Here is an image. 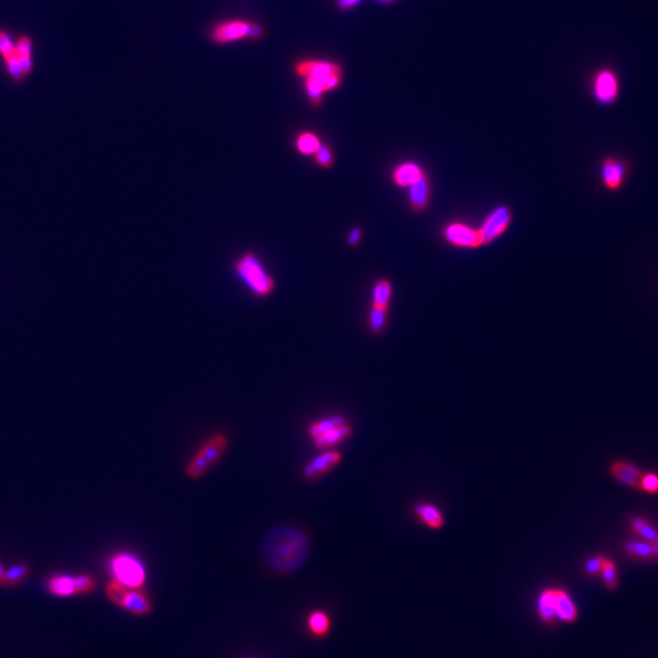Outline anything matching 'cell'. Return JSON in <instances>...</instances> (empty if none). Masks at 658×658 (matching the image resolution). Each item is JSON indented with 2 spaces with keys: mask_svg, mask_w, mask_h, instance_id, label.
Here are the masks:
<instances>
[{
  "mask_svg": "<svg viewBox=\"0 0 658 658\" xmlns=\"http://www.w3.org/2000/svg\"><path fill=\"white\" fill-rule=\"evenodd\" d=\"M310 552L308 535L298 528L278 527L267 534L263 555L267 564L279 573H292L303 567Z\"/></svg>",
  "mask_w": 658,
  "mask_h": 658,
  "instance_id": "1",
  "label": "cell"
},
{
  "mask_svg": "<svg viewBox=\"0 0 658 658\" xmlns=\"http://www.w3.org/2000/svg\"><path fill=\"white\" fill-rule=\"evenodd\" d=\"M294 72L303 81V89L314 106H319L324 95L343 83V68L330 60L301 59L294 65Z\"/></svg>",
  "mask_w": 658,
  "mask_h": 658,
  "instance_id": "2",
  "label": "cell"
},
{
  "mask_svg": "<svg viewBox=\"0 0 658 658\" xmlns=\"http://www.w3.org/2000/svg\"><path fill=\"white\" fill-rule=\"evenodd\" d=\"M228 446L230 438L225 432H216L206 439L186 466L184 473L188 479L198 481L204 477L222 459Z\"/></svg>",
  "mask_w": 658,
  "mask_h": 658,
  "instance_id": "3",
  "label": "cell"
},
{
  "mask_svg": "<svg viewBox=\"0 0 658 658\" xmlns=\"http://www.w3.org/2000/svg\"><path fill=\"white\" fill-rule=\"evenodd\" d=\"M537 611L539 618L546 623L554 621L573 623L578 618V608L572 597L561 589H546L538 597Z\"/></svg>",
  "mask_w": 658,
  "mask_h": 658,
  "instance_id": "4",
  "label": "cell"
},
{
  "mask_svg": "<svg viewBox=\"0 0 658 658\" xmlns=\"http://www.w3.org/2000/svg\"><path fill=\"white\" fill-rule=\"evenodd\" d=\"M235 271L241 281L246 283V287L259 298H266L275 290V279L267 273L265 267L262 266V262L252 252L241 256L235 262Z\"/></svg>",
  "mask_w": 658,
  "mask_h": 658,
  "instance_id": "5",
  "label": "cell"
},
{
  "mask_svg": "<svg viewBox=\"0 0 658 658\" xmlns=\"http://www.w3.org/2000/svg\"><path fill=\"white\" fill-rule=\"evenodd\" d=\"M106 596L114 605L120 607L132 616H148L154 608L148 592L141 589L126 588L115 580H111L105 588Z\"/></svg>",
  "mask_w": 658,
  "mask_h": 658,
  "instance_id": "6",
  "label": "cell"
},
{
  "mask_svg": "<svg viewBox=\"0 0 658 658\" xmlns=\"http://www.w3.org/2000/svg\"><path fill=\"white\" fill-rule=\"evenodd\" d=\"M265 36V28L257 22L246 20H227L217 23L210 32V39L217 46H226L239 41H257Z\"/></svg>",
  "mask_w": 658,
  "mask_h": 658,
  "instance_id": "7",
  "label": "cell"
},
{
  "mask_svg": "<svg viewBox=\"0 0 658 658\" xmlns=\"http://www.w3.org/2000/svg\"><path fill=\"white\" fill-rule=\"evenodd\" d=\"M112 580L130 589H141L146 584V570L141 559L134 555L121 552L110 561Z\"/></svg>",
  "mask_w": 658,
  "mask_h": 658,
  "instance_id": "8",
  "label": "cell"
},
{
  "mask_svg": "<svg viewBox=\"0 0 658 658\" xmlns=\"http://www.w3.org/2000/svg\"><path fill=\"white\" fill-rule=\"evenodd\" d=\"M619 74L612 68H601L594 73L591 81L592 97L601 105H612L621 95Z\"/></svg>",
  "mask_w": 658,
  "mask_h": 658,
  "instance_id": "9",
  "label": "cell"
},
{
  "mask_svg": "<svg viewBox=\"0 0 658 658\" xmlns=\"http://www.w3.org/2000/svg\"><path fill=\"white\" fill-rule=\"evenodd\" d=\"M511 219V211L507 206H499L494 210L478 230L481 244H490L500 237L507 230Z\"/></svg>",
  "mask_w": 658,
  "mask_h": 658,
  "instance_id": "10",
  "label": "cell"
},
{
  "mask_svg": "<svg viewBox=\"0 0 658 658\" xmlns=\"http://www.w3.org/2000/svg\"><path fill=\"white\" fill-rule=\"evenodd\" d=\"M629 165L627 161L617 157H606L601 165L600 176L604 187L607 190L616 192L621 189L627 179Z\"/></svg>",
  "mask_w": 658,
  "mask_h": 658,
  "instance_id": "11",
  "label": "cell"
},
{
  "mask_svg": "<svg viewBox=\"0 0 658 658\" xmlns=\"http://www.w3.org/2000/svg\"><path fill=\"white\" fill-rule=\"evenodd\" d=\"M341 454L337 450H326L303 466V477L306 481H316L339 465Z\"/></svg>",
  "mask_w": 658,
  "mask_h": 658,
  "instance_id": "12",
  "label": "cell"
},
{
  "mask_svg": "<svg viewBox=\"0 0 658 658\" xmlns=\"http://www.w3.org/2000/svg\"><path fill=\"white\" fill-rule=\"evenodd\" d=\"M444 237L450 244L466 249H475L481 246V237L478 230L472 228L463 223H450L444 230Z\"/></svg>",
  "mask_w": 658,
  "mask_h": 658,
  "instance_id": "13",
  "label": "cell"
},
{
  "mask_svg": "<svg viewBox=\"0 0 658 658\" xmlns=\"http://www.w3.org/2000/svg\"><path fill=\"white\" fill-rule=\"evenodd\" d=\"M611 473L616 479L634 489H641L644 475L635 466L617 461L611 466Z\"/></svg>",
  "mask_w": 658,
  "mask_h": 658,
  "instance_id": "14",
  "label": "cell"
},
{
  "mask_svg": "<svg viewBox=\"0 0 658 658\" xmlns=\"http://www.w3.org/2000/svg\"><path fill=\"white\" fill-rule=\"evenodd\" d=\"M408 190V200L410 204L416 211H422L427 208L430 197V186H429L427 176L419 178L418 181L411 184Z\"/></svg>",
  "mask_w": 658,
  "mask_h": 658,
  "instance_id": "15",
  "label": "cell"
},
{
  "mask_svg": "<svg viewBox=\"0 0 658 658\" xmlns=\"http://www.w3.org/2000/svg\"><path fill=\"white\" fill-rule=\"evenodd\" d=\"M351 434H352V428H351L350 424L345 423L337 427V428L329 430L319 438L312 439V441H314L316 448L327 450L339 444L346 439L350 438Z\"/></svg>",
  "mask_w": 658,
  "mask_h": 658,
  "instance_id": "16",
  "label": "cell"
},
{
  "mask_svg": "<svg viewBox=\"0 0 658 658\" xmlns=\"http://www.w3.org/2000/svg\"><path fill=\"white\" fill-rule=\"evenodd\" d=\"M423 176L424 172L422 171V168H419L417 163H413V162H405V163L399 165L392 173L394 181L397 186H401V187H410L411 184L418 181L419 178L423 177Z\"/></svg>",
  "mask_w": 658,
  "mask_h": 658,
  "instance_id": "17",
  "label": "cell"
},
{
  "mask_svg": "<svg viewBox=\"0 0 658 658\" xmlns=\"http://www.w3.org/2000/svg\"><path fill=\"white\" fill-rule=\"evenodd\" d=\"M48 590L52 595L58 596V597L76 596L73 575H54L48 581Z\"/></svg>",
  "mask_w": 658,
  "mask_h": 658,
  "instance_id": "18",
  "label": "cell"
},
{
  "mask_svg": "<svg viewBox=\"0 0 658 658\" xmlns=\"http://www.w3.org/2000/svg\"><path fill=\"white\" fill-rule=\"evenodd\" d=\"M415 512L422 522L433 529H439L444 524V517L437 507L429 504H418L415 506Z\"/></svg>",
  "mask_w": 658,
  "mask_h": 658,
  "instance_id": "19",
  "label": "cell"
},
{
  "mask_svg": "<svg viewBox=\"0 0 658 658\" xmlns=\"http://www.w3.org/2000/svg\"><path fill=\"white\" fill-rule=\"evenodd\" d=\"M626 551L635 559H658V545L650 541H628L626 544Z\"/></svg>",
  "mask_w": 658,
  "mask_h": 658,
  "instance_id": "20",
  "label": "cell"
},
{
  "mask_svg": "<svg viewBox=\"0 0 658 658\" xmlns=\"http://www.w3.org/2000/svg\"><path fill=\"white\" fill-rule=\"evenodd\" d=\"M308 627L310 632L315 637H326L330 629V618L326 612L321 610L311 612L308 617Z\"/></svg>",
  "mask_w": 658,
  "mask_h": 658,
  "instance_id": "21",
  "label": "cell"
},
{
  "mask_svg": "<svg viewBox=\"0 0 658 658\" xmlns=\"http://www.w3.org/2000/svg\"><path fill=\"white\" fill-rule=\"evenodd\" d=\"M348 423L346 419L343 416H333V417L322 418L317 422L311 424L308 429V437L311 439H316L327 433L332 429L339 427L341 424Z\"/></svg>",
  "mask_w": 658,
  "mask_h": 658,
  "instance_id": "22",
  "label": "cell"
},
{
  "mask_svg": "<svg viewBox=\"0 0 658 658\" xmlns=\"http://www.w3.org/2000/svg\"><path fill=\"white\" fill-rule=\"evenodd\" d=\"M321 139L319 136H316L312 132H303L299 134L297 141H295V148L300 154L310 157L314 155L317 152L319 146H321Z\"/></svg>",
  "mask_w": 658,
  "mask_h": 658,
  "instance_id": "23",
  "label": "cell"
},
{
  "mask_svg": "<svg viewBox=\"0 0 658 658\" xmlns=\"http://www.w3.org/2000/svg\"><path fill=\"white\" fill-rule=\"evenodd\" d=\"M31 575V568L28 564H17L11 566L9 570L4 573V583L6 586H17L22 584Z\"/></svg>",
  "mask_w": 658,
  "mask_h": 658,
  "instance_id": "24",
  "label": "cell"
},
{
  "mask_svg": "<svg viewBox=\"0 0 658 658\" xmlns=\"http://www.w3.org/2000/svg\"><path fill=\"white\" fill-rule=\"evenodd\" d=\"M392 299V284L387 279H379L373 287L372 301L375 306L388 308Z\"/></svg>",
  "mask_w": 658,
  "mask_h": 658,
  "instance_id": "25",
  "label": "cell"
},
{
  "mask_svg": "<svg viewBox=\"0 0 658 658\" xmlns=\"http://www.w3.org/2000/svg\"><path fill=\"white\" fill-rule=\"evenodd\" d=\"M632 528L635 533L643 537L646 541L658 545V529L653 527L652 524H650L648 521H645L643 518H632Z\"/></svg>",
  "mask_w": 658,
  "mask_h": 658,
  "instance_id": "26",
  "label": "cell"
},
{
  "mask_svg": "<svg viewBox=\"0 0 658 658\" xmlns=\"http://www.w3.org/2000/svg\"><path fill=\"white\" fill-rule=\"evenodd\" d=\"M388 308H378L372 305L370 316H368V326L373 333H381L387 326Z\"/></svg>",
  "mask_w": 658,
  "mask_h": 658,
  "instance_id": "27",
  "label": "cell"
},
{
  "mask_svg": "<svg viewBox=\"0 0 658 658\" xmlns=\"http://www.w3.org/2000/svg\"><path fill=\"white\" fill-rule=\"evenodd\" d=\"M600 575H602L604 583L610 590H616L618 588V573H617L616 564H613L611 559H605L602 564Z\"/></svg>",
  "mask_w": 658,
  "mask_h": 658,
  "instance_id": "28",
  "label": "cell"
},
{
  "mask_svg": "<svg viewBox=\"0 0 658 658\" xmlns=\"http://www.w3.org/2000/svg\"><path fill=\"white\" fill-rule=\"evenodd\" d=\"M74 578V586H76V595H88L93 592L95 589V579L90 575H73Z\"/></svg>",
  "mask_w": 658,
  "mask_h": 658,
  "instance_id": "29",
  "label": "cell"
},
{
  "mask_svg": "<svg viewBox=\"0 0 658 658\" xmlns=\"http://www.w3.org/2000/svg\"><path fill=\"white\" fill-rule=\"evenodd\" d=\"M315 161L316 163L323 168H329L333 166L335 163V154L330 149V146L324 144L323 141L321 143L317 152H315Z\"/></svg>",
  "mask_w": 658,
  "mask_h": 658,
  "instance_id": "30",
  "label": "cell"
},
{
  "mask_svg": "<svg viewBox=\"0 0 658 658\" xmlns=\"http://www.w3.org/2000/svg\"><path fill=\"white\" fill-rule=\"evenodd\" d=\"M0 52L6 59L11 58L16 55L15 48L10 42L9 37L6 36L4 32L0 31Z\"/></svg>",
  "mask_w": 658,
  "mask_h": 658,
  "instance_id": "31",
  "label": "cell"
},
{
  "mask_svg": "<svg viewBox=\"0 0 658 658\" xmlns=\"http://www.w3.org/2000/svg\"><path fill=\"white\" fill-rule=\"evenodd\" d=\"M6 63H8V68H9V72H10L12 79L15 81H21L22 77H23V72H22L21 66H20V63H19V58L17 55H14L11 58L6 59Z\"/></svg>",
  "mask_w": 658,
  "mask_h": 658,
  "instance_id": "32",
  "label": "cell"
},
{
  "mask_svg": "<svg viewBox=\"0 0 658 658\" xmlns=\"http://www.w3.org/2000/svg\"><path fill=\"white\" fill-rule=\"evenodd\" d=\"M641 490L650 492V494L657 492L658 475H652V473H651V475H644L643 481H641Z\"/></svg>",
  "mask_w": 658,
  "mask_h": 658,
  "instance_id": "33",
  "label": "cell"
},
{
  "mask_svg": "<svg viewBox=\"0 0 658 658\" xmlns=\"http://www.w3.org/2000/svg\"><path fill=\"white\" fill-rule=\"evenodd\" d=\"M605 557H595V559H591L586 562L585 564V570L589 573V575H600L601 568H602V564L605 562Z\"/></svg>",
  "mask_w": 658,
  "mask_h": 658,
  "instance_id": "34",
  "label": "cell"
},
{
  "mask_svg": "<svg viewBox=\"0 0 658 658\" xmlns=\"http://www.w3.org/2000/svg\"><path fill=\"white\" fill-rule=\"evenodd\" d=\"M17 57H30L31 54V41L28 38H21L15 48Z\"/></svg>",
  "mask_w": 658,
  "mask_h": 658,
  "instance_id": "35",
  "label": "cell"
},
{
  "mask_svg": "<svg viewBox=\"0 0 658 658\" xmlns=\"http://www.w3.org/2000/svg\"><path fill=\"white\" fill-rule=\"evenodd\" d=\"M17 58H19V63H20L23 74L30 73L32 68L31 57H17Z\"/></svg>",
  "mask_w": 658,
  "mask_h": 658,
  "instance_id": "36",
  "label": "cell"
},
{
  "mask_svg": "<svg viewBox=\"0 0 658 658\" xmlns=\"http://www.w3.org/2000/svg\"><path fill=\"white\" fill-rule=\"evenodd\" d=\"M361 0H337L338 3V6H339L341 10H349V9H352L355 8Z\"/></svg>",
  "mask_w": 658,
  "mask_h": 658,
  "instance_id": "37",
  "label": "cell"
},
{
  "mask_svg": "<svg viewBox=\"0 0 658 658\" xmlns=\"http://www.w3.org/2000/svg\"><path fill=\"white\" fill-rule=\"evenodd\" d=\"M361 235H362V233H361V230H357V228H356V230H351L350 235H349V238H348L349 244H350V246H356V244L360 241Z\"/></svg>",
  "mask_w": 658,
  "mask_h": 658,
  "instance_id": "38",
  "label": "cell"
},
{
  "mask_svg": "<svg viewBox=\"0 0 658 658\" xmlns=\"http://www.w3.org/2000/svg\"><path fill=\"white\" fill-rule=\"evenodd\" d=\"M4 573H6V570L3 568V566L0 564V585H3V583H4Z\"/></svg>",
  "mask_w": 658,
  "mask_h": 658,
  "instance_id": "39",
  "label": "cell"
},
{
  "mask_svg": "<svg viewBox=\"0 0 658 658\" xmlns=\"http://www.w3.org/2000/svg\"><path fill=\"white\" fill-rule=\"evenodd\" d=\"M379 1H392V0H379Z\"/></svg>",
  "mask_w": 658,
  "mask_h": 658,
  "instance_id": "40",
  "label": "cell"
}]
</instances>
